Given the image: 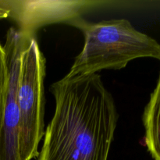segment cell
Instances as JSON below:
<instances>
[{
  "label": "cell",
  "mask_w": 160,
  "mask_h": 160,
  "mask_svg": "<svg viewBox=\"0 0 160 160\" xmlns=\"http://www.w3.org/2000/svg\"><path fill=\"white\" fill-rule=\"evenodd\" d=\"M51 92L55 112L38 160H108L118 112L101 77L66 75Z\"/></svg>",
  "instance_id": "1"
},
{
  "label": "cell",
  "mask_w": 160,
  "mask_h": 160,
  "mask_svg": "<svg viewBox=\"0 0 160 160\" xmlns=\"http://www.w3.org/2000/svg\"><path fill=\"white\" fill-rule=\"evenodd\" d=\"M84 35V46L67 76L97 73L102 70H121L138 58L160 61V44L136 30L126 19L92 23L81 17L69 22Z\"/></svg>",
  "instance_id": "2"
},
{
  "label": "cell",
  "mask_w": 160,
  "mask_h": 160,
  "mask_svg": "<svg viewBox=\"0 0 160 160\" xmlns=\"http://www.w3.org/2000/svg\"><path fill=\"white\" fill-rule=\"evenodd\" d=\"M45 56L35 34H33L28 38L20 53L17 84L20 160H32L38 156V145L45 134Z\"/></svg>",
  "instance_id": "3"
},
{
  "label": "cell",
  "mask_w": 160,
  "mask_h": 160,
  "mask_svg": "<svg viewBox=\"0 0 160 160\" xmlns=\"http://www.w3.org/2000/svg\"><path fill=\"white\" fill-rule=\"evenodd\" d=\"M10 9L9 18L19 30L35 34L42 27L66 23L80 18L84 12L106 2L86 0H6Z\"/></svg>",
  "instance_id": "4"
},
{
  "label": "cell",
  "mask_w": 160,
  "mask_h": 160,
  "mask_svg": "<svg viewBox=\"0 0 160 160\" xmlns=\"http://www.w3.org/2000/svg\"><path fill=\"white\" fill-rule=\"evenodd\" d=\"M31 34L14 28L6 33L4 47L8 67V91L2 125L0 131V160H20L19 152L20 117L17 92L20 70V53Z\"/></svg>",
  "instance_id": "5"
},
{
  "label": "cell",
  "mask_w": 160,
  "mask_h": 160,
  "mask_svg": "<svg viewBox=\"0 0 160 160\" xmlns=\"http://www.w3.org/2000/svg\"><path fill=\"white\" fill-rule=\"evenodd\" d=\"M142 120L148 152L154 160H160V73L156 88L145 108Z\"/></svg>",
  "instance_id": "6"
},
{
  "label": "cell",
  "mask_w": 160,
  "mask_h": 160,
  "mask_svg": "<svg viewBox=\"0 0 160 160\" xmlns=\"http://www.w3.org/2000/svg\"><path fill=\"white\" fill-rule=\"evenodd\" d=\"M8 67L6 62V52L4 47L0 43V131L2 125L3 115L6 107L8 91Z\"/></svg>",
  "instance_id": "7"
},
{
  "label": "cell",
  "mask_w": 160,
  "mask_h": 160,
  "mask_svg": "<svg viewBox=\"0 0 160 160\" xmlns=\"http://www.w3.org/2000/svg\"><path fill=\"white\" fill-rule=\"evenodd\" d=\"M10 9L8 6L6 0H0V20L9 18Z\"/></svg>",
  "instance_id": "8"
}]
</instances>
